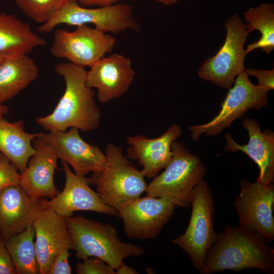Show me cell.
Segmentation results:
<instances>
[{
	"instance_id": "17",
	"label": "cell",
	"mask_w": 274,
	"mask_h": 274,
	"mask_svg": "<svg viewBox=\"0 0 274 274\" xmlns=\"http://www.w3.org/2000/svg\"><path fill=\"white\" fill-rule=\"evenodd\" d=\"M35 152L29 158L25 169L21 173L19 185L30 195L51 198L59 192L54 182L57 169V156L43 132L32 141Z\"/></svg>"
},
{
	"instance_id": "30",
	"label": "cell",
	"mask_w": 274,
	"mask_h": 274,
	"mask_svg": "<svg viewBox=\"0 0 274 274\" xmlns=\"http://www.w3.org/2000/svg\"><path fill=\"white\" fill-rule=\"evenodd\" d=\"M245 72L248 76L256 77L258 81L257 85L269 91L274 88V68L270 70L257 68H246Z\"/></svg>"
},
{
	"instance_id": "4",
	"label": "cell",
	"mask_w": 274,
	"mask_h": 274,
	"mask_svg": "<svg viewBox=\"0 0 274 274\" xmlns=\"http://www.w3.org/2000/svg\"><path fill=\"white\" fill-rule=\"evenodd\" d=\"M105 154L103 170L93 173L90 179L101 199L118 212L146 192L148 184L141 170L131 165L120 147L110 143Z\"/></svg>"
},
{
	"instance_id": "13",
	"label": "cell",
	"mask_w": 274,
	"mask_h": 274,
	"mask_svg": "<svg viewBox=\"0 0 274 274\" xmlns=\"http://www.w3.org/2000/svg\"><path fill=\"white\" fill-rule=\"evenodd\" d=\"M61 164L65 176L64 188L51 200H46L45 209L66 218L79 211H93L111 216L118 215L117 211L107 204L97 192L90 187V178L74 173L65 161H61Z\"/></svg>"
},
{
	"instance_id": "32",
	"label": "cell",
	"mask_w": 274,
	"mask_h": 274,
	"mask_svg": "<svg viewBox=\"0 0 274 274\" xmlns=\"http://www.w3.org/2000/svg\"><path fill=\"white\" fill-rule=\"evenodd\" d=\"M84 7L97 6L109 7L115 5L122 0H73Z\"/></svg>"
},
{
	"instance_id": "9",
	"label": "cell",
	"mask_w": 274,
	"mask_h": 274,
	"mask_svg": "<svg viewBox=\"0 0 274 274\" xmlns=\"http://www.w3.org/2000/svg\"><path fill=\"white\" fill-rule=\"evenodd\" d=\"M244 71L236 77L217 115L208 122L189 126L191 138L197 141L200 136H216L250 109L260 110L268 106V91L253 84Z\"/></svg>"
},
{
	"instance_id": "5",
	"label": "cell",
	"mask_w": 274,
	"mask_h": 274,
	"mask_svg": "<svg viewBox=\"0 0 274 274\" xmlns=\"http://www.w3.org/2000/svg\"><path fill=\"white\" fill-rule=\"evenodd\" d=\"M172 157L164 170L148 184L147 195L166 199L177 208H188L192 192L203 179L206 169L200 158L182 142L171 146Z\"/></svg>"
},
{
	"instance_id": "6",
	"label": "cell",
	"mask_w": 274,
	"mask_h": 274,
	"mask_svg": "<svg viewBox=\"0 0 274 274\" xmlns=\"http://www.w3.org/2000/svg\"><path fill=\"white\" fill-rule=\"evenodd\" d=\"M190 203L192 212L189 224L184 233L172 242L188 254L199 272L217 236L213 224L214 199L203 179L193 189Z\"/></svg>"
},
{
	"instance_id": "12",
	"label": "cell",
	"mask_w": 274,
	"mask_h": 274,
	"mask_svg": "<svg viewBox=\"0 0 274 274\" xmlns=\"http://www.w3.org/2000/svg\"><path fill=\"white\" fill-rule=\"evenodd\" d=\"M176 208L166 199L147 195L128 203L118 211V215L128 238L145 240L158 235Z\"/></svg>"
},
{
	"instance_id": "28",
	"label": "cell",
	"mask_w": 274,
	"mask_h": 274,
	"mask_svg": "<svg viewBox=\"0 0 274 274\" xmlns=\"http://www.w3.org/2000/svg\"><path fill=\"white\" fill-rule=\"evenodd\" d=\"M17 168L0 152V191L10 185H19L21 174Z\"/></svg>"
},
{
	"instance_id": "19",
	"label": "cell",
	"mask_w": 274,
	"mask_h": 274,
	"mask_svg": "<svg viewBox=\"0 0 274 274\" xmlns=\"http://www.w3.org/2000/svg\"><path fill=\"white\" fill-rule=\"evenodd\" d=\"M182 132L178 124L172 125L161 136L149 139L143 135L128 136L126 144L127 157L137 160L142 166L141 172L145 177L154 178L164 169L172 157V144Z\"/></svg>"
},
{
	"instance_id": "34",
	"label": "cell",
	"mask_w": 274,
	"mask_h": 274,
	"mask_svg": "<svg viewBox=\"0 0 274 274\" xmlns=\"http://www.w3.org/2000/svg\"><path fill=\"white\" fill-rule=\"evenodd\" d=\"M165 6H170L177 3L181 0H152Z\"/></svg>"
},
{
	"instance_id": "31",
	"label": "cell",
	"mask_w": 274,
	"mask_h": 274,
	"mask_svg": "<svg viewBox=\"0 0 274 274\" xmlns=\"http://www.w3.org/2000/svg\"><path fill=\"white\" fill-rule=\"evenodd\" d=\"M0 274H17L10 254L2 240H0Z\"/></svg>"
},
{
	"instance_id": "2",
	"label": "cell",
	"mask_w": 274,
	"mask_h": 274,
	"mask_svg": "<svg viewBox=\"0 0 274 274\" xmlns=\"http://www.w3.org/2000/svg\"><path fill=\"white\" fill-rule=\"evenodd\" d=\"M257 233L240 225H226L217 234L199 271L211 274L225 270L257 268L274 272V249Z\"/></svg>"
},
{
	"instance_id": "10",
	"label": "cell",
	"mask_w": 274,
	"mask_h": 274,
	"mask_svg": "<svg viewBox=\"0 0 274 274\" xmlns=\"http://www.w3.org/2000/svg\"><path fill=\"white\" fill-rule=\"evenodd\" d=\"M116 39L86 24L78 25L72 31H55L50 51L56 58H64L82 67H89L112 52Z\"/></svg>"
},
{
	"instance_id": "20",
	"label": "cell",
	"mask_w": 274,
	"mask_h": 274,
	"mask_svg": "<svg viewBox=\"0 0 274 274\" xmlns=\"http://www.w3.org/2000/svg\"><path fill=\"white\" fill-rule=\"evenodd\" d=\"M248 131L249 140L246 145L237 144L230 134L224 138L226 145L224 151L233 152L241 151L249 156L258 166L259 174L257 180L265 184L274 181V133L270 129L262 131L257 120L247 118L242 122Z\"/></svg>"
},
{
	"instance_id": "23",
	"label": "cell",
	"mask_w": 274,
	"mask_h": 274,
	"mask_svg": "<svg viewBox=\"0 0 274 274\" xmlns=\"http://www.w3.org/2000/svg\"><path fill=\"white\" fill-rule=\"evenodd\" d=\"M23 121L10 122L0 119V152L22 173L35 152L33 140L41 132L29 133L24 130Z\"/></svg>"
},
{
	"instance_id": "26",
	"label": "cell",
	"mask_w": 274,
	"mask_h": 274,
	"mask_svg": "<svg viewBox=\"0 0 274 274\" xmlns=\"http://www.w3.org/2000/svg\"><path fill=\"white\" fill-rule=\"evenodd\" d=\"M68 0H14L22 12L37 23L48 22Z\"/></svg>"
},
{
	"instance_id": "36",
	"label": "cell",
	"mask_w": 274,
	"mask_h": 274,
	"mask_svg": "<svg viewBox=\"0 0 274 274\" xmlns=\"http://www.w3.org/2000/svg\"><path fill=\"white\" fill-rule=\"evenodd\" d=\"M5 56H4V55L0 53V64L1 63V62H2V61L3 60L4 57H5Z\"/></svg>"
},
{
	"instance_id": "35",
	"label": "cell",
	"mask_w": 274,
	"mask_h": 274,
	"mask_svg": "<svg viewBox=\"0 0 274 274\" xmlns=\"http://www.w3.org/2000/svg\"><path fill=\"white\" fill-rule=\"evenodd\" d=\"M9 108L3 104H0V119L4 118V116L9 113Z\"/></svg>"
},
{
	"instance_id": "21",
	"label": "cell",
	"mask_w": 274,
	"mask_h": 274,
	"mask_svg": "<svg viewBox=\"0 0 274 274\" xmlns=\"http://www.w3.org/2000/svg\"><path fill=\"white\" fill-rule=\"evenodd\" d=\"M38 73L35 60L27 54L5 56L0 64V104L25 89Z\"/></svg>"
},
{
	"instance_id": "1",
	"label": "cell",
	"mask_w": 274,
	"mask_h": 274,
	"mask_svg": "<svg viewBox=\"0 0 274 274\" xmlns=\"http://www.w3.org/2000/svg\"><path fill=\"white\" fill-rule=\"evenodd\" d=\"M54 70L63 78L65 90L53 111L37 118V123L48 131H65L71 127L84 132L97 129L101 112L93 91L86 84L85 68L68 62L56 64Z\"/></svg>"
},
{
	"instance_id": "33",
	"label": "cell",
	"mask_w": 274,
	"mask_h": 274,
	"mask_svg": "<svg viewBox=\"0 0 274 274\" xmlns=\"http://www.w3.org/2000/svg\"><path fill=\"white\" fill-rule=\"evenodd\" d=\"M117 274H136L138 272L135 269L131 267L126 265L125 263L121 265L119 268L116 269Z\"/></svg>"
},
{
	"instance_id": "18",
	"label": "cell",
	"mask_w": 274,
	"mask_h": 274,
	"mask_svg": "<svg viewBox=\"0 0 274 274\" xmlns=\"http://www.w3.org/2000/svg\"><path fill=\"white\" fill-rule=\"evenodd\" d=\"M35 250L40 274H48L55 256L64 249H74L66 218L53 211H42L32 224Z\"/></svg>"
},
{
	"instance_id": "8",
	"label": "cell",
	"mask_w": 274,
	"mask_h": 274,
	"mask_svg": "<svg viewBox=\"0 0 274 274\" xmlns=\"http://www.w3.org/2000/svg\"><path fill=\"white\" fill-rule=\"evenodd\" d=\"M225 28L224 44L215 55L204 61L197 75L204 81L229 89L237 76L245 71L244 46L250 33L236 13L225 22Z\"/></svg>"
},
{
	"instance_id": "11",
	"label": "cell",
	"mask_w": 274,
	"mask_h": 274,
	"mask_svg": "<svg viewBox=\"0 0 274 274\" xmlns=\"http://www.w3.org/2000/svg\"><path fill=\"white\" fill-rule=\"evenodd\" d=\"M233 202L239 225L249 229L267 242L274 239V186L245 179Z\"/></svg>"
},
{
	"instance_id": "14",
	"label": "cell",
	"mask_w": 274,
	"mask_h": 274,
	"mask_svg": "<svg viewBox=\"0 0 274 274\" xmlns=\"http://www.w3.org/2000/svg\"><path fill=\"white\" fill-rule=\"evenodd\" d=\"M43 135L54 148L58 158L70 164L76 174L85 176L91 172L103 170L106 162L105 154L98 146L83 140L78 128L50 131L43 132Z\"/></svg>"
},
{
	"instance_id": "37",
	"label": "cell",
	"mask_w": 274,
	"mask_h": 274,
	"mask_svg": "<svg viewBox=\"0 0 274 274\" xmlns=\"http://www.w3.org/2000/svg\"><path fill=\"white\" fill-rule=\"evenodd\" d=\"M0 240L3 241V238H2V236H1V234H0Z\"/></svg>"
},
{
	"instance_id": "25",
	"label": "cell",
	"mask_w": 274,
	"mask_h": 274,
	"mask_svg": "<svg viewBox=\"0 0 274 274\" xmlns=\"http://www.w3.org/2000/svg\"><path fill=\"white\" fill-rule=\"evenodd\" d=\"M35 231L32 224L4 241L17 274H40L35 250Z\"/></svg>"
},
{
	"instance_id": "29",
	"label": "cell",
	"mask_w": 274,
	"mask_h": 274,
	"mask_svg": "<svg viewBox=\"0 0 274 274\" xmlns=\"http://www.w3.org/2000/svg\"><path fill=\"white\" fill-rule=\"evenodd\" d=\"M69 250L64 249L60 252L53 259L48 274H71L72 273L68 258Z\"/></svg>"
},
{
	"instance_id": "27",
	"label": "cell",
	"mask_w": 274,
	"mask_h": 274,
	"mask_svg": "<svg viewBox=\"0 0 274 274\" xmlns=\"http://www.w3.org/2000/svg\"><path fill=\"white\" fill-rule=\"evenodd\" d=\"M77 274H115V270L103 260L96 257H91L78 262L75 267Z\"/></svg>"
},
{
	"instance_id": "24",
	"label": "cell",
	"mask_w": 274,
	"mask_h": 274,
	"mask_svg": "<svg viewBox=\"0 0 274 274\" xmlns=\"http://www.w3.org/2000/svg\"><path fill=\"white\" fill-rule=\"evenodd\" d=\"M245 27L249 33L255 30L261 33L260 39L249 44L245 49L246 54L260 48L266 54L274 49V5L261 4L252 7L244 13Z\"/></svg>"
},
{
	"instance_id": "16",
	"label": "cell",
	"mask_w": 274,
	"mask_h": 274,
	"mask_svg": "<svg viewBox=\"0 0 274 274\" xmlns=\"http://www.w3.org/2000/svg\"><path fill=\"white\" fill-rule=\"evenodd\" d=\"M135 76L130 59L113 53L105 56L87 71L86 82L97 89V97L102 104L119 98L128 91Z\"/></svg>"
},
{
	"instance_id": "22",
	"label": "cell",
	"mask_w": 274,
	"mask_h": 274,
	"mask_svg": "<svg viewBox=\"0 0 274 274\" xmlns=\"http://www.w3.org/2000/svg\"><path fill=\"white\" fill-rule=\"evenodd\" d=\"M47 42L30 26L13 14L0 12V53L4 56L28 54Z\"/></svg>"
},
{
	"instance_id": "7",
	"label": "cell",
	"mask_w": 274,
	"mask_h": 274,
	"mask_svg": "<svg viewBox=\"0 0 274 274\" xmlns=\"http://www.w3.org/2000/svg\"><path fill=\"white\" fill-rule=\"evenodd\" d=\"M61 24L76 26L92 24L95 28L107 33H119L128 29L140 30V25L133 15L132 7L124 3L88 8L68 0L48 22L41 24L37 29L40 32L49 33Z\"/></svg>"
},
{
	"instance_id": "15",
	"label": "cell",
	"mask_w": 274,
	"mask_h": 274,
	"mask_svg": "<svg viewBox=\"0 0 274 274\" xmlns=\"http://www.w3.org/2000/svg\"><path fill=\"white\" fill-rule=\"evenodd\" d=\"M46 199L33 197L20 185L0 191V234L4 241L24 230L45 209Z\"/></svg>"
},
{
	"instance_id": "3",
	"label": "cell",
	"mask_w": 274,
	"mask_h": 274,
	"mask_svg": "<svg viewBox=\"0 0 274 274\" xmlns=\"http://www.w3.org/2000/svg\"><path fill=\"white\" fill-rule=\"evenodd\" d=\"M66 222L79 260L98 257L116 270L124 263V259L145 255L142 247L121 241L111 224L83 216L66 218Z\"/></svg>"
}]
</instances>
